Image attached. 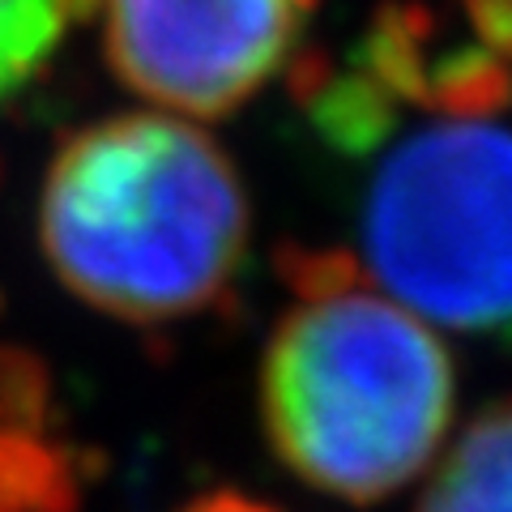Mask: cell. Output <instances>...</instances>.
Listing matches in <instances>:
<instances>
[{"label": "cell", "instance_id": "5", "mask_svg": "<svg viewBox=\"0 0 512 512\" xmlns=\"http://www.w3.org/2000/svg\"><path fill=\"white\" fill-rule=\"evenodd\" d=\"M316 0H103L120 82L167 111L231 116L291 64Z\"/></svg>", "mask_w": 512, "mask_h": 512}, {"label": "cell", "instance_id": "2", "mask_svg": "<svg viewBox=\"0 0 512 512\" xmlns=\"http://www.w3.org/2000/svg\"><path fill=\"white\" fill-rule=\"evenodd\" d=\"M295 303L261 367V419L308 487L372 504L436 457L457 376L427 320L367 286L350 256L291 261Z\"/></svg>", "mask_w": 512, "mask_h": 512}, {"label": "cell", "instance_id": "3", "mask_svg": "<svg viewBox=\"0 0 512 512\" xmlns=\"http://www.w3.org/2000/svg\"><path fill=\"white\" fill-rule=\"evenodd\" d=\"M363 261L431 325L512 342V133L440 116L393 141L359 210Z\"/></svg>", "mask_w": 512, "mask_h": 512}, {"label": "cell", "instance_id": "7", "mask_svg": "<svg viewBox=\"0 0 512 512\" xmlns=\"http://www.w3.org/2000/svg\"><path fill=\"white\" fill-rule=\"evenodd\" d=\"M90 9L94 0H0V103L35 82Z\"/></svg>", "mask_w": 512, "mask_h": 512}, {"label": "cell", "instance_id": "6", "mask_svg": "<svg viewBox=\"0 0 512 512\" xmlns=\"http://www.w3.org/2000/svg\"><path fill=\"white\" fill-rule=\"evenodd\" d=\"M419 512H512V397L487 406L453 440Z\"/></svg>", "mask_w": 512, "mask_h": 512}, {"label": "cell", "instance_id": "8", "mask_svg": "<svg viewBox=\"0 0 512 512\" xmlns=\"http://www.w3.org/2000/svg\"><path fill=\"white\" fill-rule=\"evenodd\" d=\"M184 512H278V508L252 500V495H239V491H210L201 500H192Z\"/></svg>", "mask_w": 512, "mask_h": 512}, {"label": "cell", "instance_id": "4", "mask_svg": "<svg viewBox=\"0 0 512 512\" xmlns=\"http://www.w3.org/2000/svg\"><path fill=\"white\" fill-rule=\"evenodd\" d=\"M299 94L350 154L380 146L402 107L495 116L512 103V0H384L346 69L299 77Z\"/></svg>", "mask_w": 512, "mask_h": 512}, {"label": "cell", "instance_id": "1", "mask_svg": "<svg viewBox=\"0 0 512 512\" xmlns=\"http://www.w3.org/2000/svg\"><path fill=\"white\" fill-rule=\"evenodd\" d=\"M39 239L56 278L94 312L167 325L227 295L248 248V197L201 128L128 111L56 150Z\"/></svg>", "mask_w": 512, "mask_h": 512}]
</instances>
